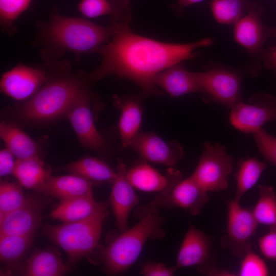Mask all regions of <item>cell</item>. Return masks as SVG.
<instances>
[{
	"label": "cell",
	"instance_id": "obj_27",
	"mask_svg": "<svg viewBox=\"0 0 276 276\" xmlns=\"http://www.w3.org/2000/svg\"><path fill=\"white\" fill-rule=\"evenodd\" d=\"M13 174L22 186L36 191L51 176V170L36 156L17 159Z\"/></svg>",
	"mask_w": 276,
	"mask_h": 276
},
{
	"label": "cell",
	"instance_id": "obj_41",
	"mask_svg": "<svg viewBox=\"0 0 276 276\" xmlns=\"http://www.w3.org/2000/svg\"><path fill=\"white\" fill-rule=\"evenodd\" d=\"M209 275H235L233 273L224 269H211L209 270Z\"/></svg>",
	"mask_w": 276,
	"mask_h": 276
},
{
	"label": "cell",
	"instance_id": "obj_33",
	"mask_svg": "<svg viewBox=\"0 0 276 276\" xmlns=\"http://www.w3.org/2000/svg\"><path fill=\"white\" fill-rule=\"evenodd\" d=\"M32 0H0V21L3 30L11 33L13 23L28 7Z\"/></svg>",
	"mask_w": 276,
	"mask_h": 276
},
{
	"label": "cell",
	"instance_id": "obj_10",
	"mask_svg": "<svg viewBox=\"0 0 276 276\" xmlns=\"http://www.w3.org/2000/svg\"><path fill=\"white\" fill-rule=\"evenodd\" d=\"M96 99L91 90L88 91L75 103L66 117L84 147L103 153L107 148L106 143L96 127L92 110L93 101Z\"/></svg>",
	"mask_w": 276,
	"mask_h": 276
},
{
	"label": "cell",
	"instance_id": "obj_11",
	"mask_svg": "<svg viewBox=\"0 0 276 276\" xmlns=\"http://www.w3.org/2000/svg\"><path fill=\"white\" fill-rule=\"evenodd\" d=\"M47 197L27 196L22 205L0 219V235H35L43 210L50 200Z\"/></svg>",
	"mask_w": 276,
	"mask_h": 276
},
{
	"label": "cell",
	"instance_id": "obj_31",
	"mask_svg": "<svg viewBox=\"0 0 276 276\" xmlns=\"http://www.w3.org/2000/svg\"><path fill=\"white\" fill-rule=\"evenodd\" d=\"M249 4L245 0H213L211 10L215 19L221 24H235L242 16Z\"/></svg>",
	"mask_w": 276,
	"mask_h": 276
},
{
	"label": "cell",
	"instance_id": "obj_37",
	"mask_svg": "<svg viewBox=\"0 0 276 276\" xmlns=\"http://www.w3.org/2000/svg\"><path fill=\"white\" fill-rule=\"evenodd\" d=\"M176 270L175 266L168 267L162 263L150 262L143 266L141 273L145 276H172Z\"/></svg>",
	"mask_w": 276,
	"mask_h": 276
},
{
	"label": "cell",
	"instance_id": "obj_26",
	"mask_svg": "<svg viewBox=\"0 0 276 276\" xmlns=\"http://www.w3.org/2000/svg\"><path fill=\"white\" fill-rule=\"evenodd\" d=\"M0 136L6 147L17 159H26L39 156L38 144L18 127L2 121Z\"/></svg>",
	"mask_w": 276,
	"mask_h": 276
},
{
	"label": "cell",
	"instance_id": "obj_9",
	"mask_svg": "<svg viewBox=\"0 0 276 276\" xmlns=\"http://www.w3.org/2000/svg\"><path fill=\"white\" fill-rule=\"evenodd\" d=\"M203 90V100L232 108L241 101V76L235 72L215 68L198 72Z\"/></svg>",
	"mask_w": 276,
	"mask_h": 276
},
{
	"label": "cell",
	"instance_id": "obj_19",
	"mask_svg": "<svg viewBox=\"0 0 276 276\" xmlns=\"http://www.w3.org/2000/svg\"><path fill=\"white\" fill-rule=\"evenodd\" d=\"M154 83L171 97L195 93L203 95L198 72L189 71L180 63L172 65L158 73L154 79Z\"/></svg>",
	"mask_w": 276,
	"mask_h": 276
},
{
	"label": "cell",
	"instance_id": "obj_20",
	"mask_svg": "<svg viewBox=\"0 0 276 276\" xmlns=\"http://www.w3.org/2000/svg\"><path fill=\"white\" fill-rule=\"evenodd\" d=\"M211 252V244L207 236L191 224L180 247L175 265L177 269L197 266L200 270L208 261Z\"/></svg>",
	"mask_w": 276,
	"mask_h": 276
},
{
	"label": "cell",
	"instance_id": "obj_22",
	"mask_svg": "<svg viewBox=\"0 0 276 276\" xmlns=\"http://www.w3.org/2000/svg\"><path fill=\"white\" fill-rule=\"evenodd\" d=\"M70 267L63 262L60 252L55 249L33 251L19 270L26 276H60L67 273Z\"/></svg>",
	"mask_w": 276,
	"mask_h": 276
},
{
	"label": "cell",
	"instance_id": "obj_23",
	"mask_svg": "<svg viewBox=\"0 0 276 276\" xmlns=\"http://www.w3.org/2000/svg\"><path fill=\"white\" fill-rule=\"evenodd\" d=\"M78 10L86 18L109 15L111 21L131 22L130 0H81Z\"/></svg>",
	"mask_w": 276,
	"mask_h": 276
},
{
	"label": "cell",
	"instance_id": "obj_21",
	"mask_svg": "<svg viewBox=\"0 0 276 276\" xmlns=\"http://www.w3.org/2000/svg\"><path fill=\"white\" fill-rule=\"evenodd\" d=\"M96 184L98 183L72 174L51 175L36 191L63 201L93 194V187Z\"/></svg>",
	"mask_w": 276,
	"mask_h": 276
},
{
	"label": "cell",
	"instance_id": "obj_38",
	"mask_svg": "<svg viewBox=\"0 0 276 276\" xmlns=\"http://www.w3.org/2000/svg\"><path fill=\"white\" fill-rule=\"evenodd\" d=\"M14 155L7 148L0 151V176L4 177L13 174L16 161Z\"/></svg>",
	"mask_w": 276,
	"mask_h": 276
},
{
	"label": "cell",
	"instance_id": "obj_32",
	"mask_svg": "<svg viewBox=\"0 0 276 276\" xmlns=\"http://www.w3.org/2000/svg\"><path fill=\"white\" fill-rule=\"evenodd\" d=\"M27 198L18 184L1 181L0 184V219L24 204Z\"/></svg>",
	"mask_w": 276,
	"mask_h": 276
},
{
	"label": "cell",
	"instance_id": "obj_15",
	"mask_svg": "<svg viewBox=\"0 0 276 276\" xmlns=\"http://www.w3.org/2000/svg\"><path fill=\"white\" fill-rule=\"evenodd\" d=\"M126 177L134 188L145 192L159 194L168 192L183 179L178 170L169 169L165 175L143 159L127 168Z\"/></svg>",
	"mask_w": 276,
	"mask_h": 276
},
{
	"label": "cell",
	"instance_id": "obj_17",
	"mask_svg": "<svg viewBox=\"0 0 276 276\" xmlns=\"http://www.w3.org/2000/svg\"><path fill=\"white\" fill-rule=\"evenodd\" d=\"M127 167L120 159L117 167V177L113 182L110 204L114 216L116 225L120 233L128 229L127 222L131 211L139 203L133 187L126 177Z\"/></svg>",
	"mask_w": 276,
	"mask_h": 276
},
{
	"label": "cell",
	"instance_id": "obj_28",
	"mask_svg": "<svg viewBox=\"0 0 276 276\" xmlns=\"http://www.w3.org/2000/svg\"><path fill=\"white\" fill-rule=\"evenodd\" d=\"M266 168V164L255 158L241 159L236 173V191L234 199L239 201L243 195L257 182Z\"/></svg>",
	"mask_w": 276,
	"mask_h": 276
},
{
	"label": "cell",
	"instance_id": "obj_18",
	"mask_svg": "<svg viewBox=\"0 0 276 276\" xmlns=\"http://www.w3.org/2000/svg\"><path fill=\"white\" fill-rule=\"evenodd\" d=\"M145 97L142 93L138 95L113 97L114 105L121 111L119 129L124 148H129L140 133L143 116L142 102Z\"/></svg>",
	"mask_w": 276,
	"mask_h": 276
},
{
	"label": "cell",
	"instance_id": "obj_7",
	"mask_svg": "<svg viewBox=\"0 0 276 276\" xmlns=\"http://www.w3.org/2000/svg\"><path fill=\"white\" fill-rule=\"evenodd\" d=\"M258 224L252 212L234 199L228 201L226 232L221 239V246L235 256L243 258L251 249L249 240Z\"/></svg>",
	"mask_w": 276,
	"mask_h": 276
},
{
	"label": "cell",
	"instance_id": "obj_1",
	"mask_svg": "<svg viewBox=\"0 0 276 276\" xmlns=\"http://www.w3.org/2000/svg\"><path fill=\"white\" fill-rule=\"evenodd\" d=\"M130 23L111 21V36L98 52L102 61L88 76L91 83L116 75L135 83L146 96H162L154 83L155 76L172 65L195 59L197 49L213 42L210 38L187 43L160 41L135 33Z\"/></svg>",
	"mask_w": 276,
	"mask_h": 276
},
{
	"label": "cell",
	"instance_id": "obj_16",
	"mask_svg": "<svg viewBox=\"0 0 276 276\" xmlns=\"http://www.w3.org/2000/svg\"><path fill=\"white\" fill-rule=\"evenodd\" d=\"M262 12L260 6L249 4L247 13L235 24V40L252 54L262 53L265 39L273 33V29L266 28L262 22Z\"/></svg>",
	"mask_w": 276,
	"mask_h": 276
},
{
	"label": "cell",
	"instance_id": "obj_30",
	"mask_svg": "<svg viewBox=\"0 0 276 276\" xmlns=\"http://www.w3.org/2000/svg\"><path fill=\"white\" fill-rule=\"evenodd\" d=\"M259 198L252 213L258 223L276 227V194L273 187L259 186Z\"/></svg>",
	"mask_w": 276,
	"mask_h": 276
},
{
	"label": "cell",
	"instance_id": "obj_6",
	"mask_svg": "<svg viewBox=\"0 0 276 276\" xmlns=\"http://www.w3.org/2000/svg\"><path fill=\"white\" fill-rule=\"evenodd\" d=\"M232 157L225 146L206 142L198 165L191 176L206 192L228 188V178L233 168Z\"/></svg>",
	"mask_w": 276,
	"mask_h": 276
},
{
	"label": "cell",
	"instance_id": "obj_2",
	"mask_svg": "<svg viewBox=\"0 0 276 276\" xmlns=\"http://www.w3.org/2000/svg\"><path fill=\"white\" fill-rule=\"evenodd\" d=\"M88 77L74 74L67 64L61 65L55 74L48 78L30 99L14 109L15 117L21 123L39 125L66 117L75 103L91 90Z\"/></svg>",
	"mask_w": 276,
	"mask_h": 276
},
{
	"label": "cell",
	"instance_id": "obj_4",
	"mask_svg": "<svg viewBox=\"0 0 276 276\" xmlns=\"http://www.w3.org/2000/svg\"><path fill=\"white\" fill-rule=\"evenodd\" d=\"M161 208L152 201L135 212L139 220L132 227L116 237L102 251L105 271L109 274L126 271L136 261L149 239L163 238L166 218L159 213Z\"/></svg>",
	"mask_w": 276,
	"mask_h": 276
},
{
	"label": "cell",
	"instance_id": "obj_39",
	"mask_svg": "<svg viewBox=\"0 0 276 276\" xmlns=\"http://www.w3.org/2000/svg\"><path fill=\"white\" fill-rule=\"evenodd\" d=\"M261 54L265 65L276 72V46L268 48Z\"/></svg>",
	"mask_w": 276,
	"mask_h": 276
},
{
	"label": "cell",
	"instance_id": "obj_25",
	"mask_svg": "<svg viewBox=\"0 0 276 276\" xmlns=\"http://www.w3.org/2000/svg\"><path fill=\"white\" fill-rule=\"evenodd\" d=\"M103 202L96 201L93 194L60 201L49 217L70 222L86 218L96 212Z\"/></svg>",
	"mask_w": 276,
	"mask_h": 276
},
{
	"label": "cell",
	"instance_id": "obj_8",
	"mask_svg": "<svg viewBox=\"0 0 276 276\" xmlns=\"http://www.w3.org/2000/svg\"><path fill=\"white\" fill-rule=\"evenodd\" d=\"M231 108V123L245 133H252L264 124L276 121V98L267 94H256L247 102L241 101Z\"/></svg>",
	"mask_w": 276,
	"mask_h": 276
},
{
	"label": "cell",
	"instance_id": "obj_14",
	"mask_svg": "<svg viewBox=\"0 0 276 276\" xmlns=\"http://www.w3.org/2000/svg\"><path fill=\"white\" fill-rule=\"evenodd\" d=\"M208 193L191 175L182 179L168 192L158 194L153 201L161 208L178 207L196 216L209 200Z\"/></svg>",
	"mask_w": 276,
	"mask_h": 276
},
{
	"label": "cell",
	"instance_id": "obj_42",
	"mask_svg": "<svg viewBox=\"0 0 276 276\" xmlns=\"http://www.w3.org/2000/svg\"><path fill=\"white\" fill-rule=\"evenodd\" d=\"M273 35L276 36V29L273 30Z\"/></svg>",
	"mask_w": 276,
	"mask_h": 276
},
{
	"label": "cell",
	"instance_id": "obj_36",
	"mask_svg": "<svg viewBox=\"0 0 276 276\" xmlns=\"http://www.w3.org/2000/svg\"><path fill=\"white\" fill-rule=\"evenodd\" d=\"M269 232L259 240V247L267 259L276 261V227H270Z\"/></svg>",
	"mask_w": 276,
	"mask_h": 276
},
{
	"label": "cell",
	"instance_id": "obj_34",
	"mask_svg": "<svg viewBox=\"0 0 276 276\" xmlns=\"http://www.w3.org/2000/svg\"><path fill=\"white\" fill-rule=\"evenodd\" d=\"M252 133L260 153L269 164L276 167V137L262 127Z\"/></svg>",
	"mask_w": 276,
	"mask_h": 276
},
{
	"label": "cell",
	"instance_id": "obj_3",
	"mask_svg": "<svg viewBox=\"0 0 276 276\" xmlns=\"http://www.w3.org/2000/svg\"><path fill=\"white\" fill-rule=\"evenodd\" d=\"M40 43L53 57L69 52L79 55L98 53L110 38V26L103 27L86 18L53 15L47 22H40Z\"/></svg>",
	"mask_w": 276,
	"mask_h": 276
},
{
	"label": "cell",
	"instance_id": "obj_24",
	"mask_svg": "<svg viewBox=\"0 0 276 276\" xmlns=\"http://www.w3.org/2000/svg\"><path fill=\"white\" fill-rule=\"evenodd\" d=\"M59 169L97 183H113L117 177V171L103 160L93 156L83 157Z\"/></svg>",
	"mask_w": 276,
	"mask_h": 276
},
{
	"label": "cell",
	"instance_id": "obj_13",
	"mask_svg": "<svg viewBox=\"0 0 276 276\" xmlns=\"http://www.w3.org/2000/svg\"><path fill=\"white\" fill-rule=\"evenodd\" d=\"M129 148L145 161L169 166L177 164L184 154L178 142H166L152 131L139 133Z\"/></svg>",
	"mask_w": 276,
	"mask_h": 276
},
{
	"label": "cell",
	"instance_id": "obj_12",
	"mask_svg": "<svg viewBox=\"0 0 276 276\" xmlns=\"http://www.w3.org/2000/svg\"><path fill=\"white\" fill-rule=\"evenodd\" d=\"M48 74L38 68L18 64L5 73L1 79V91L19 101H26L44 84Z\"/></svg>",
	"mask_w": 276,
	"mask_h": 276
},
{
	"label": "cell",
	"instance_id": "obj_35",
	"mask_svg": "<svg viewBox=\"0 0 276 276\" xmlns=\"http://www.w3.org/2000/svg\"><path fill=\"white\" fill-rule=\"evenodd\" d=\"M238 275L266 276L269 271L264 261L258 255L249 249L242 258Z\"/></svg>",
	"mask_w": 276,
	"mask_h": 276
},
{
	"label": "cell",
	"instance_id": "obj_29",
	"mask_svg": "<svg viewBox=\"0 0 276 276\" xmlns=\"http://www.w3.org/2000/svg\"><path fill=\"white\" fill-rule=\"evenodd\" d=\"M34 235H0L1 262L13 264L19 261L32 244Z\"/></svg>",
	"mask_w": 276,
	"mask_h": 276
},
{
	"label": "cell",
	"instance_id": "obj_40",
	"mask_svg": "<svg viewBox=\"0 0 276 276\" xmlns=\"http://www.w3.org/2000/svg\"><path fill=\"white\" fill-rule=\"evenodd\" d=\"M204 0H178L175 7L178 9H183L191 5L200 3Z\"/></svg>",
	"mask_w": 276,
	"mask_h": 276
},
{
	"label": "cell",
	"instance_id": "obj_5",
	"mask_svg": "<svg viewBox=\"0 0 276 276\" xmlns=\"http://www.w3.org/2000/svg\"><path fill=\"white\" fill-rule=\"evenodd\" d=\"M109 204L108 201L103 202L96 212L84 219L42 227V234L66 254L69 267L75 266L97 246Z\"/></svg>",
	"mask_w": 276,
	"mask_h": 276
}]
</instances>
